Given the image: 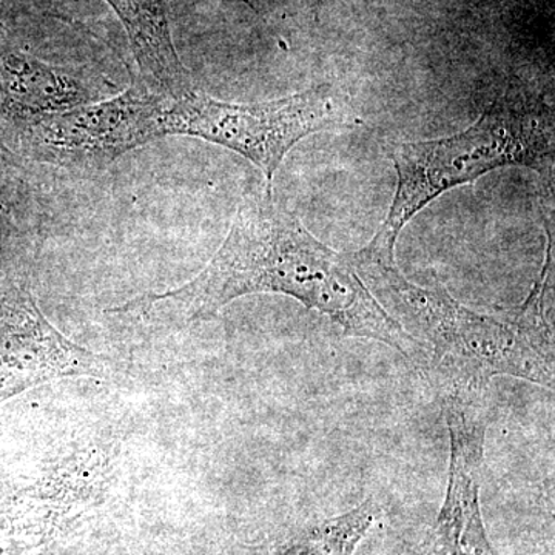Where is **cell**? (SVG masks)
<instances>
[{
  "label": "cell",
  "mask_w": 555,
  "mask_h": 555,
  "mask_svg": "<svg viewBox=\"0 0 555 555\" xmlns=\"http://www.w3.org/2000/svg\"><path fill=\"white\" fill-rule=\"evenodd\" d=\"M167 100L133 87L118 96L28 120L5 149L62 169H100L166 137Z\"/></svg>",
  "instance_id": "obj_5"
},
{
  "label": "cell",
  "mask_w": 555,
  "mask_h": 555,
  "mask_svg": "<svg viewBox=\"0 0 555 555\" xmlns=\"http://www.w3.org/2000/svg\"><path fill=\"white\" fill-rule=\"evenodd\" d=\"M28 188L9 150L0 145V241L10 238L28 210Z\"/></svg>",
  "instance_id": "obj_11"
},
{
  "label": "cell",
  "mask_w": 555,
  "mask_h": 555,
  "mask_svg": "<svg viewBox=\"0 0 555 555\" xmlns=\"http://www.w3.org/2000/svg\"><path fill=\"white\" fill-rule=\"evenodd\" d=\"M357 120L347 96L328 83L258 104L218 101L195 89L169 98L163 115L166 137L198 138L232 150L261 170L268 188L299 141Z\"/></svg>",
  "instance_id": "obj_4"
},
{
  "label": "cell",
  "mask_w": 555,
  "mask_h": 555,
  "mask_svg": "<svg viewBox=\"0 0 555 555\" xmlns=\"http://www.w3.org/2000/svg\"><path fill=\"white\" fill-rule=\"evenodd\" d=\"M280 294L331 318L350 337L393 347L425 369L427 350L383 309L353 268L350 254L321 243L270 188L240 204L228 238L184 286L113 308L153 323L188 327L210 320L241 297Z\"/></svg>",
  "instance_id": "obj_1"
},
{
  "label": "cell",
  "mask_w": 555,
  "mask_h": 555,
  "mask_svg": "<svg viewBox=\"0 0 555 555\" xmlns=\"http://www.w3.org/2000/svg\"><path fill=\"white\" fill-rule=\"evenodd\" d=\"M350 259L383 309L426 347L423 372L440 398H486L499 375L554 390V328L547 318L553 244L524 305L500 313L477 312L447 292L420 287L401 273L390 251L366 246Z\"/></svg>",
  "instance_id": "obj_2"
},
{
  "label": "cell",
  "mask_w": 555,
  "mask_h": 555,
  "mask_svg": "<svg viewBox=\"0 0 555 555\" xmlns=\"http://www.w3.org/2000/svg\"><path fill=\"white\" fill-rule=\"evenodd\" d=\"M392 158L396 195L369 246L396 254L401 230L448 190L503 167L546 169L554 158V113L542 98L509 89L469 129L448 138L403 142Z\"/></svg>",
  "instance_id": "obj_3"
},
{
  "label": "cell",
  "mask_w": 555,
  "mask_h": 555,
  "mask_svg": "<svg viewBox=\"0 0 555 555\" xmlns=\"http://www.w3.org/2000/svg\"><path fill=\"white\" fill-rule=\"evenodd\" d=\"M378 513L375 503L367 500L349 513L309 526L266 555H352Z\"/></svg>",
  "instance_id": "obj_10"
},
{
  "label": "cell",
  "mask_w": 555,
  "mask_h": 555,
  "mask_svg": "<svg viewBox=\"0 0 555 555\" xmlns=\"http://www.w3.org/2000/svg\"><path fill=\"white\" fill-rule=\"evenodd\" d=\"M113 363L61 334L27 284L0 276V404L61 378H105Z\"/></svg>",
  "instance_id": "obj_6"
},
{
  "label": "cell",
  "mask_w": 555,
  "mask_h": 555,
  "mask_svg": "<svg viewBox=\"0 0 555 555\" xmlns=\"http://www.w3.org/2000/svg\"><path fill=\"white\" fill-rule=\"evenodd\" d=\"M313 2H315L317 5H323V3H326V0H313Z\"/></svg>",
  "instance_id": "obj_12"
},
{
  "label": "cell",
  "mask_w": 555,
  "mask_h": 555,
  "mask_svg": "<svg viewBox=\"0 0 555 555\" xmlns=\"http://www.w3.org/2000/svg\"><path fill=\"white\" fill-rule=\"evenodd\" d=\"M451 438L447 499L441 506L430 555H495L480 509L486 398L444 397Z\"/></svg>",
  "instance_id": "obj_7"
},
{
  "label": "cell",
  "mask_w": 555,
  "mask_h": 555,
  "mask_svg": "<svg viewBox=\"0 0 555 555\" xmlns=\"http://www.w3.org/2000/svg\"><path fill=\"white\" fill-rule=\"evenodd\" d=\"M109 87L89 73L57 67L20 46L0 25V145L28 120L105 100Z\"/></svg>",
  "instance_id": "obj_8"
},
{
  "label": "cell",
  "mask_w": 555,
  "mask_h": 555,
  "mask_svg": "<svg viewBox=\"0 0 555 555\" xmlns=\"http://www.w3.org/2000/svg\"><path fill=\"white\" fill-rule=\"evenodd\" d=\"M122 24L145 89L177 100L195 90L171 38L166 0H105Z\"/></svg>",
  "instance_id": "obj_9"
}]
</instances>
